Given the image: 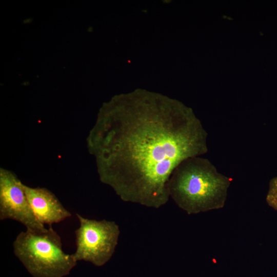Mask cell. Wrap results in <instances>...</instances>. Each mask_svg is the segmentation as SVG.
<instances>
[{
    "label": "cell",
    "mask_w": 277,
    "mask_h": 277,
    "mask_svg": "<svg viewBox=\"0 0 277 277\" xmlns=\"http://www.w3.org/2000/svg\"><path fill=\"white\" fill-rule=\"evenodd\" d=\"M208 133L192 110L142 90L103 105L89 136L101 181L125 202L158 209L183 161L208 151Z\"/></svg>",
    "instance_id": "1"
},
{
    "label": "cell",
    "mask_w": 277,
    "mask_h": 277,
    "mask_svg": "<svg viewBox=\"0 0 277 277\" xmlns=\"http://www.w3.org/2000/svg\"><path fill=\"white\" fill-rule=\"evenodd\" d=\"M231 179L219 172L207 159H187L173 171L168 187L170 197L188 214L223 208Z\"/></svg>",
    "instance_id": "2"
},
{
    "label": "cell",
    "mask_w": 277,
    "mask_h": 277,
    "mask_svg": "<svg viewBox=\"0 0 277 277\" xmlns=\"http://www.w3.org/2000/svg\"><path fill=\"white\" fill-rule=\"evenodd\" d=\"M15 256L33 277H64L77 261L62 249L60 236L49 226L43 231L21 232L13 244Z\"/></svg>",
    "instance_id": "3"
},
{
    "label": "cell",
    "mask_w": 277,
    "mask_h": 277,
    "mask_svg": "<svg viewBox=\"0 0 277 277\" xmlns=\"http://www.w3.org/2000/svg\"><path fill=\"white\" fill-rule=\"evenodd\" d=\"M80 223L75 231L76 250L73 256L77 262L84 261L97 267L111 258L118 244L119 226L114 221L95 220L76 214Z\"/></svg>",
    "instance_id": "4"
},
{
    "label": "cell",
    "mask_w": 277,
    "mask_h": 277,
    "mask_svg": "<svg viewBox=\"0 0 277 277\" xmlns=\"http://www.w3.org/2000/svg\"><path fill=\"white\" fill-rule=\"evenodd\" d=\"M20 222L27 230L43 231L47 228L35 216L29 203L23 184L11 172L0 171V220Z\"/></svg>",
    "instance_id": "5"
},
{
    "label": "cell",
    "mask_w": 277,
    "mask_h": 277,
    "mask_svg": "<svg viewBox=\"0 0 277 277\" xmlns=\"http://www.w3.org/2000/svg\"><path fill=\"white\" fill-rule=\"evenodd\" d=\"M29 203L38 221L51 226L70 217L71 213L57 198L44 188H32L23 184Z\"/></svg>",
    "instance_id": "6"
},
{
    "label": "cell",
    "mask_w": 277,
    "mask_h": 277,
    "mask_svg": "<svg viewBox=\"0 0 277 277\" xmlns=\"http://www.w3.org/2000/svg\"><path fill=\"white\" fill-rule=\"evenodd\" d=\"M277 196V176L270 180L266 197Z\"/></svg>",
    "instance_id": "7"
},
{
    "label": "cell",
    "mask_w": 277,
    "mask_h": 277,
    "mask_svg": "<svg viewBox=\"0 0 277 277\" xmlns=\"http://www.w3.org/2000/svg\"><path fill=\"white\" fill-rule=\"evenodd\" d=\"M268 205L277 211V196L273 197H266Z\"/></svg>",
    "instance_id": "8"
}]
</instances>
